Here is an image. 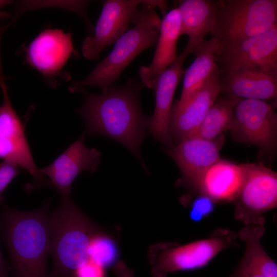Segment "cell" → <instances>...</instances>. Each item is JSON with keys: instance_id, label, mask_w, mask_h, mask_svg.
I'll use <instances>...</instances> for the list:
<instances>
[{"instance_id": "31", "label": "cell", "mask_w": 277, "mask_h": 277, "mask_svg": "<svg viewBox=\"0 0 277 277\" xmlns=\"http://www.w3.org/2000/svg\"><path fill=\"white\" fill-rule=\"evenodd\" d=\"M10 263L4 257L0 249V277H10Z\"/></svg>"}, {"instance_id": "21", "label": "cell", "mask_w": 277, "mask_h": 277, "mask_svg": "<svg viewBox=\"0 0 277 277\" xmlns=\"http://www.w3.org/2000/svg\"><path fill=\"white\" fill-rule=\"evenodd\" d=\"M218 50L217 44L213 37L205 40L196 52L194 61L185 71L180 98L176 104L181 105L191 98L211 74L219 68L216 61Z\"/></svg>"}, {"instance_id": "24", "label": "cell", "mask_w": 277, "mask_h": 277, "mask_svg": "<svg viewBox=\"0 0 277 277\" xmlns=\"http://www.w3.org/2000/svg\"><path fill=\"white\" fill-rule=\"evenodd\" d=\"M88 254L89 258L107 268L117 261L119 250L114 239L100 230L91 238Z\"/></svg>"}, {"instance_id": "13", "label": "cell", "mask_w": 277, "mask_h": 277, "mask_svg": "<svg viewBox=\"0 0 277 277\" xmlns=\"http://www.w3.org/2000/svg\"><path fill=\"white\" fill-rule=\"evenodd\" d=\"M83 133L48 166L40 169L49 178L51 187H55L61 200L70 199L72 184L82 172H95L100 164L101 153L85 146Z\"/></svg>"}, {"instance_id": "26", "label": "cell", "mask_w": 277, "mask_h": 277, "mask_svg": "<svg viewBox=\"0 0 277 277\" xmlns=\"http://www.w3.org/2000/svg\"><path fill=\"white\" fill-rule=\"evenodd\" d=\"M215 209V202L209 197L199 194L192 202L189 216L193 222L201 221L209 217Z\"/></svg>"}, {"instance_id": "14", "label": "cell", "mask_w": 277, "mask_h": 277, "mask_svg": "<svg viewBox=\"0 0 277 277\" xmlns=\"http://www.w3.org/2000/svg\"><path fill=\"white\" fill-rule=\"evenodd\" d=\"M219 68L214 70L200 89L181 105L172 106L169 130L177 144L191 136L199 128L221 92Z\"/></svg>"}, {"instance_id": "28", "label": "cell", "mask_w": 277, "mask_h": 277, "mask_svg": "<svg viewBox=\"0 0 277 277\" xmlns=\"http://www.w3.org/2000/svg\"><path fill=\"white\" fill-rule=\"evenodd\" d=\"M106 268L89 259L74 272L73 277H107Z\"/></svg>"}, {"instance_id": "11", "label": "cell", "mask_w": 277, "mask_h": 277, "mask_svg": "<svg viewBox=\"0 0 277 277\" xmlns=\"http://www.w3.org/2000/svg\"><path fill=\"white\" fill-rule=\"evenodd\" d=\"M216 61L220 75L242 69L277 72V25L261 34L220 51Z\"/></svg>"}, {"instance_id": "19", "label": "cell", "mask_w": 277, "mask_h": 277, "mask_svg": "<svg viewBox=\"0 0 277 277\" xmlns=\"http://www.w3.org/2000/svg\"><path fill=\"white\" fill-rule=\"evenodd\" d=\"M219 83L228 98L264 101L277 96V72L242 69L220 75Z\"/></svg>"}, {"instance_id": "8", "label": "cell", "mask_w": 277, "mask_h": 277, "mask_svg": "<svg viewBox=\"0 0 277 277\" xmlns=\"http://www.w3.org/2000/svg\"><path fill=\"white\" fill-rule=\"evenodd\" d=\"M229 98L233 105L235 121L231 132L238 142L251 144L271 152L276 147L277 114L266 102Z\"/></svg>"}, {"instance_id": "22", "label": "cell", "mask_w": 277, "mask_h": 277, "mask_svg": "<svg viewBox=\"0 0 277 277\" xmlns=\"http://www.w3.org/2000/svg\"><path fill=\"white\" fill-rule=\"evenodd\" d=\"M265 220L246 225L238 233V239L246 243L245 254L241 261L265 277H277V265L261 245L265 229Z\"/></svg>"}, {"instance_id": "20", "label": "cell", "mask_w": 277, "mask_h": 277, "mask_svg": "<svg viewBox=\"0 0 277 277\" xmlns=\"http://www.w3.org/2000/svg\"><path fill=\"white\" fill-rule=\"evenodd\" d=\"M181 18V35L188 37L183 52L187 56L196 54L213 29L215 22V2L210 0H184L177 2Z\"/></svg>"}, {"instance_id": "10", "label": "cell", "mask_w": 277, "mask_h": 277, "mask_svg": "<svg viewBox=\"0 0 277 277\" xmlns=\"http://www.w3.org/2000/svg\"><path fill=\"white\" fill-rule=\"evenodd\" d=\"M25 62L38 71L51 87L58 85L57 79L66 76L62 69L72 55H76L72 35L59 29L42 31L24 48Z\"/></svg>"}, {"instance_id": "18", "label": "cell", "mask_w": 277, "mask_h": 277, "mask_svg": "<svg viewBox=\"0 0 277 277\" xmlns=\"http://www.w3.org/2000/svg\"><path fill=\"white\" fill-rule=\"evenodd\" d=\"M245 175V164L220 159L204 171L194 191L209 197L215 203L234 202Z\"/></svg>"}, {"instance_id": "33", "label": "cell", "mask_w": 277, "mask_h": 277, "mask_svg": "<svg viewBox=\"0 0 277 277\" xmlns=\"http://www.w3.org/2000/svg\"><path fill=\"white\" fill-rule=\"evenodd\" d=\"M0 84H1V78H0Z\"/></svg>"}, {"instance_id": "5", "label": "cell", "mask_w": 277, "mask_h": 277, "mask_svg": "<svg viewBox=\"0 0 277 277\" xmlns=\"http://www.w3.org/2000/svg\"><path fill=\"white\" fill-rule=\"evenodd\" d=\"M215 2V22L210 33L217 44V53L277 25L276 0H220Z\"/></svg>"}, {"instance_id": "27", "label": "cell", "mask_w": 277, "mask_h": 277, "mask_svg": "<svg viewBox=\"0 0 277 277\" xmlns=\"http://www.w3.org/2000/svg\"><path fill=\"white\" fill-rule=\"evenodd\" d=\"M21 172L19 168L11 163L3 161L0 163V205L5 203L4 192Z\"/></svg>"}, {"instance_id": "23", "label": "cell", "mask_w": 277, "mask_h": 277, "mask_svg": "<svg viewBox=\"0 0 277 277\" xmlns=\"http://www.w3.org/2000/svg\"><path fill=\"white\" fill-rule=\"evenodd\" d=\"M234 121L232 102L228 98H217L199 128L191 136L213 140L224 131H231Z\"/></svg>"}, {"instance_id": "9", "label": "cell", "mask_w": 277, "mask_h": 277, "mask_svg": "<svg viewBox=\"0 0 277 277\" xmlns=\"http://www.w3.org/2000/svg\"><path fill=\"white\" fill-rule=\"evenodd\" d=\"M245 175L234 203L235 218L248 225L265 220L262 216L277 205L276 173L261 164H245Z\"/></svg>"}, {"instance_id": "6", "label": "cell", "mask_w": 277, "mask_h": 277, "mask_svg": "<svg viewBox=\"0 0 277 277\" xmlns=\"http://www.w3.org/2000/svg\"><path fill=\"white\" fill-rule=\"evenodd\" d=\"M238 233L227 229L215 230L210 237L184 245L162 244L152 257V275L166 277L172 272L189 271L207 265L223 250L235 245Z\"/></svg>"}, {"instance_id": "17", "label": "cell", "mask_w": 277, "mask_h": 277, "mask_svg": "<svg viewBox=\"0 0 277 277\" xmlns=\"http://www.w3.org/2000/svg\"><path fill=\"white\" fill-rule=\"evenodd\" d=\"M181 36V18L177 8L168 12L162 19L156 47L152 60L142 66L138 74L142 83L153 89L160 75L176 60L177 44Z\"/></svg>"}, {"instance_id": "30", "label": "cell", "mask_w": 277, "mask_h": 277, "mask_svg": "<svg viewBox=\"0 0 277 277\" xmlns=\"http://www.w3.org/2000/svg\"><path fill=\"white\" fill-rule=\"evenodd\" d=\"M114 271L118 277H133V272L123 262L115 266Z\"/></svg>"}, {"instance_id": "12", "label": "cell", "mask_w": 277, "mask_h": 277, "mask_svg": "<svg viewBox=\"0 0 277 277\" xmlns=\"http://www.w3.org/2000/svg\"><path fill=\"white\" fill-rule=\"evenodd\" d=\"M148 0H107L92 35L87 36L82 44L84 57L94 60L103 50L125 33L130 23H134L140 5Z\"/></svg>"}, {"instance_id": "2", "label": "cell", "mask_w": 277, "mask_h": 277, "mask_svg": "<svg viewBox=\"0 0 277 277\" xmlns=\"http://www.w3.org/2000/svg\"><path fill=\"white\" fill-rule=\"evenodd\" d=\"M50 201L30 211L0 205V235L11 261L10 277H49Z\"/></svg>"}, {"instance_id": "1", "label": "cell", "mask_w": 277, "mask_h": 277, "mask_svg": "<svg viewBox=\"0 0 277 277\" xmlns=\"http://www.w3.org/2000/svg\"><path fill=\"white\" fill-rule=\"evenodd\" d=\"M143 87V83L130 80L123 86L112 84L97 95L82 89L84 102L76 110L84 120L87 134L118 141L145 166L140 146L150 117L144 114L139 100Z\"/></svg>"}, {"instance_id": "16", "label": "cell", "mask_w": 277, "mask_h": 277, "mask_svg": "<svg viewBox=\"0 0 277 277\" xmlns=\"http://www.w3.org/2000/svg\"><path fill=\"white\" fill-rule=\"evenodd\" d=\"M186 56L182 51L175 62L160 75L153 87L155 107L148 128L155 138L169 147L174 146L169 130L173 98Z\"/></svg>"}, {"instance_id": "3", "label": "cell", "mask_w": 277, "mask_h": 277, "mask_svg": "<svg viewBox=\"0 0 277 277\" xmlns=\"http://www.w3.org/2000/svg\"><path fill=\"white\" fill-rule=\"evenodd\" d=\"M167 1L150 0L142 4L134 26L116 41L110 53L87 76L74 82L70 90L74 92L86 87L97 86L103 91L114 84L136 56L156 44L162 19L154 8H159L164 15L167 13Z\"/></svg>"}, {"instance_id": "32", "label": "cell", "mask_w": 277, "mask_h": 277, "mask_svg": "<svg viewBox=\"0 0 277 277\" xmlns=\"http://www.w3.org/2000/svg\"><path fill=\"white\" fill-rule=\"evenodd\" d=\"M11 3H12V1L0 0V11L3 7Z\"/></svg>"}, {"instance_id": "15", "label": "cell", "mask_w": 277, "mask_h": 277, "mask_svg": "<svg viewBox=\"0 0 277 277\" xmlns=\"http://www.w3.org/2000/svg\"><path fill=\"white\" fill-rule=\"evenodd\" d=\"M224 142L223 134L213 140L191 136L166 150L179 167L184 185L195 190L204 171L220 159V151Z\"/></svg>"}, {"instance_id": "25", "label": "cell", "mask_w": 277, "mask_h": 277, "mask_svg": "<svg viewBox=\"0 0 277 277\" xmlns=\"http://www.w3.org/2000/svg\"><path fill=\"white\" fill-rule=\"evenodd\" d=\"M89 4V1H23L17 3L14 14V19L22 13L29 10L49 7H58L70 10L82 17L86 22L89 30L91 31L93 27L87 14V9Z\"/></svg>"}, {"instance_id": "29", "label": "cell", "mask_w": 277, "mask_h": 277, "mask_svg": "<svg viewBox=\"0 0 277 277\" xmlns=\"http://www.w3.org/2000/svg\"><path fill=\"white\" fill-rule=\"evenodd\" d=\"M229 277H265L246 263L241 261L238 267Z\"/></svg>"}, {"instance_id": "7", "label": "cell", "mask_w": 277, "mask_h": 277, "mask_svg": "<svg viewBox=\"0 0 277 277\" xmlns=\"http://www.w3.org/2000/svg\"><path fill=\"white\" fill-rule=\"evenodd\" d=\"M0 78L3 96L0 105V159L28 172L33 177L31 188L51 187L49 180L41 173L34 161L25 134V124L13 107L3 72H0Z\"/></svg>"}, {"instance_id": "4", "label": "cell", "mask_w": 277, "mask_h": 277, "mask_svg": "<svg viewBox=\"0 0 277 277\" xmlns=\"http://www.w3.org/2000/svg\"><path fill=\"white\" fill-rule=\"evenodd\" d=\"M50 230L53 268L49 277H73L75 271L89 259L90 241L101 230L70 198L61 200L50 213Z\"/></svg>"}]
</instances>
